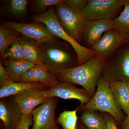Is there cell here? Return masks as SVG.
<instances>
[{
	"label": "cell",
	"instance_id": "33",
	"mask_svg": "<svg viewBox=\"0 0 129 129\" xmlns=\"http://www.w3.org/2000/svg\"><path fill=\"white\" fill-rule=\"evenodd\" d=\"M77 129H85L84 128V127H82V126H81V127H79Z\"/></svg>",
	"mask_w": 129,
	"mask_h": 129
},
{
	"label": "cell",
	"instance_id": "15",
	"mask_svg": "<svg viewBox=\"0 0 129 129\" xmlns=\"http://www.w3.org/2000/svg\"><path fill=\"white\" fill-rule=\"evenodd\" d=\"M59 81L49 71L38 66L24 74L21 77L19 82L41 83L50 88L56 85Z\"/></svg>",
	"mask_w": 129,
	"mask_h": 129
},
{
	"label": "cell",
	"instance_id": "2",
	"mask_svg": "<svg viewBox=\"0 0 129 129\" xmlns=\"http://www.w3.org/2000/svg\"><path fill=\"white\" fill-rule=\"evenodd\" d=\"M33 19L37 22L44 24L55 37L67 42L71 46L77 56L78 65L87 62L96 56L94 52L83 46L65 31L58 20L53 7L44 13L33 16Z\"/></svg>",
	"mask_w": 129,
	"mask_h": 129
},
{
	"label": "cell",
	"instance_id": "29",
	"mask_svg": "<svg viewBox=\"0 0 129 129\" xmlns=\"http://www.w3.org/2000/svg\"><path fill=\"white\" fill-rule=\"evenodd\" d=\"M11 81L9 77L2 62H0V86L1 88L6 85Z\"/></svg>",
	"mask_w": 129,
	"mask_h": 129
},
{
	"label": "cell",
	"instance_id": "3",
	"mask_svg": "<svg viewBox=\"0 0 129 129\" xmlns=\"http://www.w3.org/2000/svg\"><path fill=\"white\" fill-rule=\"evenodd\" d=\"M96 85L97 90L94 95L86 104L81 106V110L106 112L109 113L116 121H120L123 115L115 102L109 81L101 76Z\"/></svg>",
	"mask_w": 129,
	"mask_h": 129
},
{
	"label": "cell",
	"instance_id": "7",
	"mask_svg": "<svg viewBox=\"0 0 129 129\" xmlns=\"http://www.w3.org/2000/svg\"><path fill=\"white\" fill-rule=\"evenodd\" d=\"M123 0H88L82 11L86 20H113Z\"/></svg>",
	"mask_w": 129,
	"mask_h": 129
},
{
	"label": "cell",
	"instance_id": "34",
	"mask_svg": "<svg viewBox=\"0 0 129 129\" xmlns=\"http://www.w3.org/2000/svg\"><path fill=\"white\" fill-rule=\"evenodd\" d=\"M127 85H128V87L129 90V81H127Z\"/></svg>",
	"mask_w": 129,
	"mask_h": 129
},
{
	"label": "cell",
	"instance_id": "8",
	"mask_svg": "<svg viewBox=\"0 0 129 129\" xmlns=\"http://www.w3.org/2000/svg\"><path fill=\"white\" fill-rule=\"evenodd\" d=\"M2 24L16 30L24 37L29 38L42 44L57 41V38L41 23H22L4 21Z\"/></svg>",
	"mask_w": 129,
	"mask_h": 129
},
{
	"label": "cell",
	"instance_id": "14",
	"mask_svg": "<svg viewBox=\"0 0 129 129\" xmlns=\"http://www.w3.org/2000/svg\"><path fill=\"white\" fill-rule=\"evenodd\" d=\"M23 115L21 109L12 98L0 101V119L5 129H15Z\"/></svg>",
	"mask_w": 129,
	"mask_h": 129
},
{
	"label": "cell",
	"instance_id": "6",
	"mask_svg": "<svg viewBox=\"0 0 129 129\" xmlns=\"http://www.w3.org/2000/svg\"><path fill=\"white\" fill-rule=\"evenodd\" d=\"M57 42L40 44L43 63L51 74L57 70L73 67L72 54Z\"/></svg>",
	"mask_w": 129,
	"mask_h": 129
},
{
	"label": "cell",
	"instance_id": "5",
	"mask_svg": "<svg viewBox=\"0 0 129 129\" xmlns=\"http://www.w3.org/2000/svg\"><path fill=\"white\" fill-rule=\"evenodd\" d=\"M55 7L56 15L62 27L81 44L82 29L86 20L83 12L69 7L63 1Z\"/></svg>",
	"mask_w": 129,
	"mask_h": 129
},
{
	"label": "cell",
	"instance_id": "10",
	"mask_svg": "<svg viewBox=\"0 0 129 129\" xmlns=\"http://www.w3.org/2000/svg\"><path fill=\"white\" fill-rule=\"evenodd\" d=\"M73 84L60 81L51 88L44 90L45 94L49 98H60L63 99H75L81 103V106L86 104L91 99L90 95L84 89H79Z\"/></svg>",
	"mask_w": 129,
	"mask_h": 129
},
{
	"label": "cell",
	"instance_id": "12",
	"mask_svg": "<svg viewBox=\"0 0 129 129\" xmlns=\"http://www.w3.org/2000/svg\"><path fill=\"white\" fill-rule=\"evenodd\" d=\"M126 42L118 31L112 29L105 32L90 49L94 52L96 55L107 58Z\"/></svg>",
	"mask_w": 129,
	"mask_h": 129
},
{
	"label": "cell",
	"instance_id": "17",
	"mask_svg": "<svg viewBox=\"0 0 129 129\" xmlns=\"http://www.w3.org/2000/svg\"><path fill=\"white\" fill-rule=\"evenodd\" d=\"M18 40L23 48L25 60L49 71L42 61L40 44L35 41L24 36L19 37Z\"/></svg>",
	"mask_w": 129,
	"mask_h": 129
},
{
	"label": "cell",
	"instance_id": "26",
	"mask_svg": "<svg viewBox=\"0 0 129 129\" xmlns=\"http://www.w3.org/2000/svg\"><path fill=\"white\" fill-rule=\"evenodd\" d=\"M63 1V0H36L34 1V7L36 12L39 13V14H42L49 8L55 6Z\"/></svg>",
	"mask_w": 129,
	"mask_h": 129
},
{
	"label": "cell",
	"instance_id": "25",
	"mask_svg": "<svg viewBox=\"0 0 129 129\" xmlns=\"http://www.w3.org/2000/svg\"><path fill=\"white\" fill-rule=\"evenodd\" d=\"M28 1L27 0H12L8 3V11L9 13L15 17L24 15L27 12Z\"/></svg>",
	"mask_w": 129,
	"mask_h": 129
},
{
	"label": "cell",
	"instance_id": "9",
	"mask_svg": "<svg viewBox=\"0 0 129 129\" xmlns=\"http://www.w3.org/2000/svg\"><path fill=\"white\" fill-rule=\"evenodd\" d=\"M57 101L51 98L32 111V129H53L56 125L55 111Z\"/></svg>",
	"mask_w": 129,
	"mask_h": 129
},
{
	"label": "cell",
	"instance_id": "21",
	"mask_svg": "<svg viewBox=\"0 0 129 129\" xmlns=\"http://www.w3.org/2000/svg\"><path fill=\"white\" fill-rule=\"evenodd\" d=\"M19 33L6 25H0V54L2 58L8 47L18 39Z\"/></svg>",
	"mask_w": 129,
	"mask_h": 129
},
{
	"label": "cell",
	"instance_id": "27",
	"mask_svg": "<svg viewBox=\"0 0 129 129\" xmlns=\"http://www.w3.org/2000/svg\"><path fill=\"white\" fill-rule=\"evenodd\" d=\"M33 124L32 113L28 114H23L15 129H29Z\"/></svg>",
	"mask_w": 129,
	"mask_h": 129
},
{
	"label": "cell",
	"instance_id": "16",
	"mask_svg": "<svg viewBox=\"0 0 129 129\" xmlns=\"http://www.w3.org/2000/svg\"><path fill=\"white\" fill-rule=\"evenodd\" d=\"M109 86L118 106L126 115L129 114V90L127 81L111 80Z\"/></svg>",
	"mask_w": 129,
	"mask_h": 129
},
{
	"label": "cell",
	"instance_id": "11",
	"mask_svg": "<svg viewBox=\"0 0 129 129\" xmlns=\"http://www.w3.org/2000/svg\"><path fill=\"white\" fill-rule=\"evenodd\" d=\"M112 29V20H86L82 29L81 43L90 49L105 32Z\"/></svg>",
	"mask_w": 129,
	"mask_h": 129
},
{
	"label": "cell",
	"instance_id": "4",
	"mask_svg": "<svg viewBox=\"0 0 129 129\" xmlns=\"http://www.w3.org/2000/svg\"><path fill=\"white\" fill-rule=\"evenodd\" d=\"M103 72L102 77L108 81H129V42L122 45L107 58Z\"/></svg>",
	"mask_w": 129,
	"mask_h": 129
},
{
	"label": "cell",
	"instance_id": "30",
	"mask_svg": "<svg viewBox=\"0 0 129 129\" xmlns=\"http://www.w3.org/2000/svg\"><path fill=\"white\" fill-rule=\"evenodd\" d=\"M107 125V129H118L117 127L116 121L110 116H106L104 118Z\"/></svg>",
	"mask_w": 129,
	"mask_h": 129
},
{
	"label": "cell",
	"instance_id": "24",
	"mask_svg": "<svg viewBox=\"0 0 129 129\" xmlns=\"http://www.w3.org/2000/svg\"><path fill=\"white\" fill-rule=\"evenodd\" d=\"M58 122L63 129H77V110L64 111L60 114Z\"/></svg>",
	"mask_w": 129,
	"mask_h": 129
},
{
	"label": "cell",
	"instance_id": "35",
	"mask_svg": "<svg viewBox=\"0 0 129 129\" xmlns=\"http://www.w3.org/2000/svg\"><path fill=\"white\" fill-rule=\"evenodd\" d=\"M86 129H94V128H87Z\"/></svg>",
	"mask_w": 129,
	"mask_h": 129
},
{
	"label": "cell",
	"instance_id": "13",
	"mask_svg": "<svg viewBox=\"0 0 129 129\" xmlns=\"http://www.w3.org/2000/svg\"><path fill=\"white\" fill-rule=\"evenodd\" d=\"M33 88L13 96L12 99L21 109L23 114H28L40 105L50 98L45 94L44 90Z\"/></svg>",
	"mask_w": 129,
	"mask_h": 129
},
{
	"label": "cell",
	"instance_id": "28",
	"mask_svg": "<svg viewBox=\"0 0 129 129\" xmlns=\"http://www.w3.org/2000/svg\"><path fill=\"white\" fill-rule=\"evenodd\" d=\"M88 0H64L63 2L73 9L82 11L88 3Z\"/></svg>",
	"mask_w": 129,
	"mask_h": 129
},
{
	"label": "cell",
	"instance_id": "20",
	"mask_svg": "<svg viewBox=\"0 0 129 129\" xmlns=\"http://www.w3.org/2000/svg\"><path fill=\"white\" fill-rule=\"evenodd\" d=\"M124 9L113 20V29L117 30L127 42H129V0H123Z\"/></svg>",
	"mask_w": 129,
	"mask_h": 129
},
{
	"label": "cell",
	"instance_id": "19",
	"mask_svg": "<svg viewBox=\"0 0 129 129\" xmlns=\"http://www.w3.org/2000/svg\"><path fill=\"white\" fill-rule=\"evenodd\" d=\"M38 66L26 60H14L8 61L6 70L12 82H19L23 75L32 68Z\"/></svg>",
	"mask_w": 129,
	"mask_h": 129
},
{
	"label": "cell",
	"instance_id": "32",
	"mask_svg": "<svg viewBox=\"0 0 129 129\" xmlns=\"http://www.w3.org/2000/svg\"><path fill=\"white\" fill-rule=\"evenodd\" d=\"M61 129L60 128V127L57 125L56 124L55 126L54 127V129Z\"/></svg>",
	"mask_w": 129,
	"mask_h": 129
},
{
	"label": "cell",
	"instance_id": "31",
	"mask_svg": "<svg viewBox=\"0 0 129 129\" xmlns=\"http://www.w3.org/2000/svg\"><path fill=\"white\" fill-rule=\"evenodd\" d=\"M121 129H129V114L127 115L123 122Z\"/></svg>",
	"mask_w": 129,
	"mask_h": 129
},
{
	"label": "cell",
	"instance_id": "23",
	"mask_svg": "<svg viewBox=\"0 0 129 129\" xmlns=\"http://www.w3.org/2000/svg\"><path fill=\"white\" fill-rule=\"evenodd\" d=\"M3 58L8 59V62L25 60L23 48L18 39L8 47L4 53Z\"/></svg>",
	"mask_w": 129,
	"mask_h": 129
},
{
	"label": "cell",
	"instance_id": "18",
	"mask_svg": "<svg viewBox=\"0 0 129 129\" xmlns=\"http://www.w3.org/2000/svg\"><path fill=\"white\" fill-rule=\"evenodd\" d=\"M39 88L42 89H48L43 84L39 83H25L10 81L0 89V98H6L12 95H15L26 90Z\"/></svg>",
	"mask_w": 129,
	"mask_h": 129
},
{
	"label": "cell",
	"instance_id": "1",
	"mask_svg": "<svg viewBox=\"0 0 129 129\" xmlns=\"http://www.w3.org/2000/svg\"><path fill=\"white\" fill-rule=\"evenodd\" d=\"M106 61L107 58L96 55L83 64L57 70L52 74L59 81L80 85L92 95Z\"/></svg>",
	"mask_w": 129,
	"mask_h": 129
},
{
	"label": "cell",
	"instance_id": "22",
	"mask_svg": "<svg viewBox=\"0 0 129 129\" xmlns=\"http://www.w3.org/2000/svg\"><path fill=\"white\" fill-rule=\"evenodd\" d=\"M81 120L87 128L107 129L105 119L94 111H85L81 115Z\"/></svg>",
	"mask_w": 129,
	"mask_h": 129
}]
</instances>
